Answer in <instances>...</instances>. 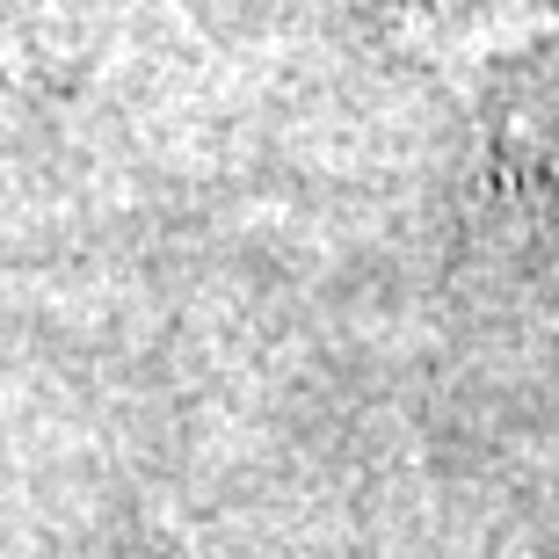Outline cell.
Wrapping results in <instances>:
<instances>
[{"mask_svg":"<svg viewBox=\"0 0 559 559\" xmlns=\"http://www.w3.org/2000/svg\"><path fill=\"white\" fill-rule=\"evenodd\" d=\"M95 0H0V139L73 87Z\"/></svg>","mask_w":559,"mask_h":559,"instance_id":"6da1fadb","label":"cell"}]
</instances>
